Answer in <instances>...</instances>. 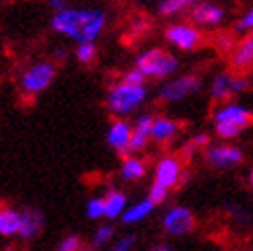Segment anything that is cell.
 Instances as JSON below:
<instances>
[{"label":"cell","instance_id":"1","mask_svg":"<svg viewBox=\"0 0 253 251\" xmlns=\"http://www.w3.org/2000/svg\"><path fill=\"white\" fill-rule=\"evenodd\" d=\"M49 27L74 43L95 42L107 27V15L101 8H64L49 19Z\"/></svg>","mask_w":253,"mask_h":251},{"label":"cell","instance_id":"2","mask_svg":"<svg viewBox=\"0 0 253 251\" xmlns=\"http://www.w3.org/2000/svg\"><path fill=\"white\" fill-rule=\"evenodd\" d=\"M146 97H148L146 84L120 81L109 86L105 95V105L113 118H128L146 101Z\"/></svg>","mask_w":253,"mask_h":251},{"label":"cell","instance_id":"3","mask_svg":"<svg viewBox=\"0 0 253 251\" xmlns=\"http://www.w3.org/2000/svg\"><path fill=\"white\" fill-rule=\"evenodd\" d=\"M253 124V111L239 103H222L214 111V130L224 140L237 138Z\"/></svg>","mask_w":253,"mask_h":251},{"label":"cell","instance_id":"4","mask_svg":"<svg viewBox=\"0 0 253 251\" xmlns=\"http://www.w3.org/2000/svg\"><path fill=\"white\" fill-rule=\"evenodd\" d=\"M134 66L140 68L146 74V79L165 81V79H171L177 72L179 60H177V56H173L171 52H167V49H163V47H148L136 56Z\"/></svg>","mask_w":253,"mask_h":251},{"label":"cell","instance_id":"5","mask_svg":"<svg viewBox=\"0 0 253 251\" xmlns=\"http://www.w3.org/2000/svg\"><path fill=\"white\" fill-rule=\"evenodd\" d=\"M54 79H56V64L54 62L42 60V62H35V64L27 66L21 72L19 89L23 95L35 97V95L43 93L45 89H49V84L54 83Z\"/></svg>","mask_w":253,"mask_h":251},{"label":"cell","instance_id":"6","mask_svg":"<svg viewBox=\"0 0 253 251\" xmlns=\"http://www.w3.org/2000/svg\"><path fill=\"white\" fill-rule=\"evenodd\" d=\"M200 29L202 27H198L192 21L189 23H185V21L171 23L165 29V40L169 45L179 49V52H196L202 45V42H204V35H202Z\"/></svg>","mask_w":253,"mask_h":251},{"label":"cell","instance_id":"7","mask_svg":"<svg viewBox=\"0 0 253 251\" xmlns=\"http://www.w3.org/2000/svg\"><path fill=\"white\" fill-rule=\"evenodd\" d=\"M200 89H202L200 77H196V74H181V77H175L161 84L159 99L165 103H177V101H183V99L196 95Z\"/></svg>","mask_w":253,"mask_h":251},{"label":"cell","instance_id":"8","mask_svg":"<svg viewBox=\"0 0 253 251\" xmlns=\"http://www.w3.org/2000/svg\"><path fill=\"white\" fill-rule=\"evenodd\" d=\"M249 86V81L241 74L233 72H218L210 83V95L216 103H226L231 97L243 93Z\"/></svg>","mask_w":253,"mask_h":251},{"label":"cell","instance_id":"9","mask_svg":"<svg viewBox=\"0 0 253 251\" xmlns=\"http://www.w3.org/2000/svg\"><path fill=\"white\" fill-rule=\"evenodd\" d=\"M189 19L202 29H214L224 23L226 8L218 2H214V0H200V2H196L194 8L189 10Z\"/></svg>","mask_w":253,"mask_h":251},{"label":"cell","instance_id":"10","mask_svg":"<svg viewBox=\"0 0 253 251\" xmlns=\"http://www.w3.org/2000/svg\"><path fill=\"white\" fill-rule=\"evenodd\" d=\"M194 227H196V216L185 206H173L163 216V231L169 237H183L192 233Z\"/></svg>","mask_w":253,"mask_h":251},{"label":"cell","instance_id":"11","mask_svg":"<svg viewBox=\"0 0 253 251\" xmlns=\"http://www.w3.org/2000/svg\"><path fill=\"white\" fill-rule=\"evenodd\" d=\"M105 142L111 150L118 155H130V144H132V124L126 118H116L111 122L105 134Z\"/></svg>","mask_w":253,"mask_h":251},{"label":"cell","instance_id":"12","mask_svg":"<svg viewBox=\"0 0 253 251\" xmlns=\"http://www.w3.org/2000/svg\"><path fill=\"white\" fill-rule=\"evenodd\" d=\"M153 122L155 116L142 114L138 116L132 124V144H130V153L138 155L148 146V142L153 140Z\"/></svg>","mask_w":253,"mask_h":251},{"label":"cell","instance_id":"13","mask_svg":"<svg viewBox=\"0 0 253 251\" xmlns=\"http://www.w3.org/2000/svg\"><path fill=\"white\" fill-rule=\"evenodd\" d=\"M45 227V216L40 208L27 206L21 210V231L19 237L23 241H33Z\"/></svg>","mask_w":253,"mask_h":251},{"label":"cell","instance_id":"14","mask_svg":"<svg viewBox=\"0 0 253 251\" xmlns=\"http://www.w3.org/2000/svg\"><path fill=\"white\" fill-rule=\"evenodd\" d=\"M208 163L218 169H231V167H237L239 163H243V153L241 148H235V146H229V144H220V146H212L208 148Z\"/></svg>","mask_w":253,"mask_h":251},{"label":"cell","instance_id":"15","mask_svg":"<svg viewBox=\"0 0 253 251\" xmlns=\"http://www.w3.org/2000/svg\"><path fill=\"white\" fill-rule=\"evenodd\" d=\"M181 179V163L175 157H163L157 167H155V181L165 185V187H175Z\"/></svg>","mask_w":253,"mask_h":251},{"label":"cell","instance_id":"16","mask_svg":"<svg viewBox=\"0 0 253 251\" xmlns=\"http://www.w3.org/2000/svg\"><path fill=\"white\" fill-rule=\"evenodd\" d=\"M231 64L237 70H247L253 66V31L245 33L241 42H237L231 54Z\"/></svg>","mask_w":253,"mask_h":251},{"label":"cell","instance_id":"17","mask_svg":"<svg viewBox=\"0 0 253 251\" xmlns=\"http://www.w3.org/2000/svg\"><path fill=\"white\" fill-rule=\"evenodd\" d=\"M179 124L167 116H157L153 122V140L157 144H169L179 134Z\"/></svg>","mask_w":253,"mask_h":251},{"label":"cell","instance_id":"18","mask_svg":"<svg viewBox=\"0 0 253 251\" xmlns=\"http://www.w3.org/2000/svg\"><path fill=\"white\" fill-rule=\"evenodd\" d=\"M105 218L107 220H116V218H122L126 208H128V196L120 190H109L105 196Z\"/></svg>","mask_w":253,"mask_h":251},{"label":"cell","instance_id":"19","mask_svg":"<svg viewBox=\"0 0 253 251\" xmlns=\"http://www.w3.org/2000/svg\"><path fill=\"white\" fill-rule=\"evenodd\" d=\"M146 175V163L140 159V157H136V155H128L124 161H122V167H120V177L124 181H140L142 177Z\"/></svg>","mask_w":253,"mask_h":251},{"label":"cell","instance_id":"20","mask_svg":"<svg viewBox=\"0 0 253 251\" xmlns=\"http://www.w3.org/2000/svg\"><path fill=\"white\" fill-rule=\"evenodd\" d=\"M21 231V210L12 206H0V235L15 237Z\"/></svg>","mask_w":253,"mask_h":251},{"label":"cell","instance_id":"21","mask_svg":"<svg viewBox=\"0 0 253 251\" xmlns=\"http://www.w3.org/2000/svg\"><path fill=\"white\" fill-rule=\"evenodd\" d=\"M155 206H157V204L153 202V200H150V198H144V200H140V202H136V204H132V206L126 208L124 216H122V222H126V224L142 222L146 216L153 214Z\"/></svg>","mask_w":253,"mask_h":251},{"label":"cell","instance_id":"22","mask_svg":"<svg viewBox=\"0 0 253 251\" xmlns=\"http://www.w3.org/2000/svg\"><path fill=\"white\" fill-rule=\"evenodd\" d=\"M200 0H159L157 2V15L159 17H177L189 12L194 8V4Z\"/></svg>","mask_w":253,"mask_h":251},{"label":"cell","instance_id":"23","mask_svg":"<svg viewBox=\"0 0 253 251\" xmlns=\"http://www.w3.org/2000/svg\"><path fill=\"white\" fill-rule=\"evenodd\" d=\"M74 58H77L79 64H83V66L93 64L95 58H97V45H95V42L77 43V47H74Z\"/></svg>","mask_w":253,"mask_h":251},{"label":"cell","instance_id":"24","mask_svg":"<svg viewBox=\"0 0 253 251\" xmlns=\"http://www.w3.org/2000/svg\"><path fill=\"white\" fill-rule=\"evenodd\" d=\"M113 237H116V229H113V224L109 222H103V224H99V227L95 229L93 233V247H105L107 243L113 241Z\"/></svg>","mask_w":253,"mask_h":251},{"label":"cell","instance_id":"25","mask_svg":"<svg viewBox=\"0 0 253 251\" xmlns=\"http://www.w3.org/2000/svg\"><path fill=\"white\" fill-rule=\"evenodd\" d=\"M84 212L86 216L91 220H101L105 218V198L103 196H93L88 198V202L84 206Z\"/></svg>","mask_w":253,"mask_h":251},{"label":"cell","instance_id":"26","mask_svg":"<svg viewBox=\"0 0 253 251\" xmlns=\"http://www.w3.org/2000/svg\"><path fill=\"white\" fill-rule=\"evenodd\" d=\"M93 249H95V247H93ZM93 249H91V247H84L79 235H68V237H64V239H62V241L58 243V247H56V251H93Z\"/></svg>","mask_w":253,"mask_h":251},{"label":"cell","instance_id":"27","mask_svg":"<svg viewBox=\"0 0 253 251\" xmlns=\"http://www.w3.org/2000/svg\"><path fill=\"white\" fill-rule=\"evenodd\" d=\"M235 31L237 33H249V31H253V4L235 21Z\"/></svg>","mask_w":253,"mask_h":251},{"label":"cell","instance_id":"28","mask_svg":"<svg viewBox=\"0 0 253 251\" xmlns=\"http://www.w3.org/2000/svg\"><path fill=\"white\" fill-rule=\"evenodd\" d=\"M167 196H169V187H165V185H161V183L153 181V185H150V190H148V198L159 206V204L165 202Z\"/></svg>","mask_w":253,"mask_h":251},{"label":"cell","instance_id":"29","mask_svg":"<svg viewBox=\"0 0 253 251\" xmlns=\"http://www.w3.org/2000/svg\"><path fill=\"white\" fill-rule=\"evenodd\" d=\"M134 245H136V235H126V237H120L107 251H132Z\"/></svg>","mask_w":253,"mask_h":251},{"label":"cell","instance_id":"30","mask_svg":"<svg viewBox=\"0 0 253 251\" xmlns=\"http://www.w3.org/2000/svg\"><path fill=\"white\" fill-rule=\"evenodd\" d=\"M122 81H128V83H134V84H144V83H146V74H144L140 68L132 66L130 70H126V72H124Z\"/></svg>","mask_w":253,"mask_h":251},{"label":"cell","instance_id":"31","mask_svg":"<svg viewBox=\"0 0 253 251\" xmlns=\"http://www.w3.org/2000/svg\"><path fill=\"white\" fill-rule=\"evenodd\" d=\"M47 6L52 8L54 12L64 10V8H68V0H47Z\"/></svg>","mask_w":253,"mask_h":251},{"label":"cell","instance_id":"32","mask_svg":"<svg viewBox=\"0 0 253 251\" xmlns=\"http://www.w3.org/2000/svg\"><path fill=\"white\" fill-rule=\"evenodd\" d=\"M150 251H171V245L165 243V241H159V243H155L153 247H150Z\"/></svg>","mask_w":253,"mask_h":251},{"label":"cell","instance_id":"33","mask_svg":"<svg viewBox=\"0 0 253 251\" xmlns=\"http://www.w3.org/2000/svg\"><path fill=\"white\" fill-rule=\"evenodd\" d=\"M249 181H251V187H253V171H251V177H249Z\"/></svg>","mask_w":253,"mask_h":251},{"label":"cell","instance_id":"34","mask_svg":"<svg viewBox=\"0 0 253 251\" xmlns=\"http://www.w3.org/2000/svg\"><path fill=\"white\" fill-rule=\"evenodd\" d=\"M144 2H159V0H144Z\"/></svg>","mask_w":253,"mask_h":251}]
</instances>
